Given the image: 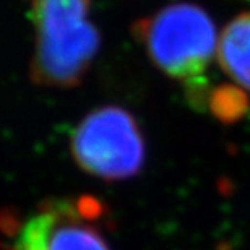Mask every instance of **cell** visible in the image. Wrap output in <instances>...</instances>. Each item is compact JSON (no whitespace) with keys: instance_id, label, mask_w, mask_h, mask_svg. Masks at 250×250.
<instances>
[{"instance_id":"cell-1","label":"cell","mask_w":250,"mask_h":250,"mask_svg":"<svg viewBox=\"0 0 250 250\" xmlns=\"http://www.w3.org/2000/svg\"><path fill=\"white\" fill-rule=\"evenodd\" d=\"M132 33L149 61L186 86L190 101L197 106L208 101L207 70L216 59L219 36L202 7L190 2L166 5L135 21Z\"/></svg>"},{"instance_id":"cell-2","label":"cell","mask_w":250,"mask_h":250,"mask_svg":"<svg viewBox=\"0 0 250 250\" xmlns=\"http://www.w3.org/2000/svg\"><path fill=\"white\" fill-rule=\"evenodd\" d=\"M31 80L49 88L78 86L101 46L91 0H31Z\"/></svg>"},{"instance_id":"cell-3","label":"cell","mask_w":250,"mask_h":250,"mask_svg":"<svg viewBox=\"0 0 250 250\" xmlns=\"http://www.w3.org/2000/svg\"><path fill=\"white\" fill-rule=\"evenodd\" d=\"M80 169L104 181H125L142 171L145 140L135 117L119 106H103L83 117L70 138Z\"/></svg>"},{"instance_id":"cell-4","label":"cell","mask_w":250,"mask_h":250,"mask_svg":"<svg viewBox=\"0 0 250 250\" xmlns=\"http://www.w3.org/2000/svg\"><path fill=\"white\" fill-rule=\"evenodd\" d=\"M57 223L52 229L47 250H111L101 231L106 221V207L98 198H56Z\"/></svg>"},{"instance_id":"cell-5","label":"cell","mask_w":250,"mask_h":250,"mask_svg":"<svg viewBox=\"0 0 250 250\" xmlns=\"http://www.w3.org/2000/svg\"><path fill=\"white\" fill-rule=\"evenodd\" d=\"M216 61L239 88L250 93V10L234 17L223 28Z\"/></svg>"},{"instance_id":"cell-6","label":"cell","mask_w":250,"mask_h":250,"mask_svg":"<svg viewBox=\"0 0 250 250\" xmlns=\"http://www.w3.org/2000/svg\"><path fill=\"white\" fill-rule=\"evenodd\" d=\"M207 103L214 116L224 122L236 121L247 109V98L234 86H221L209 91Z\"/></svg>"}]
</instances>
